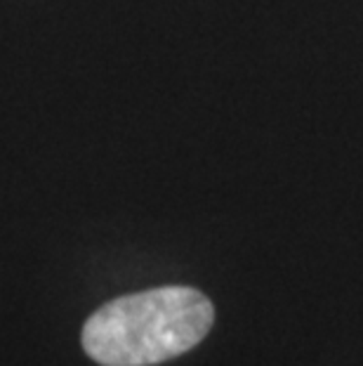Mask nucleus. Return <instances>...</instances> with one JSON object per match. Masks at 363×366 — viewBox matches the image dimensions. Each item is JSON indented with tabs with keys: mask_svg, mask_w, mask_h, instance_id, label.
Segmentation results:
<instances>
[{
	"mask_svg": "<svg viewBox=\"0 0 363 366\" xmlns=\"http://www.w3.org/2000/svg\"><path fill=\"white\" fill-rule=\"evenodd\" d=\"M215 307L189 286H160L106 302L83 326V350L102 366H151L208 336Z\"/></svg>",
	"mask_w": 363,
	"mask_h": 366,
	"instance_id": "obj_1",
	"label": "nucleus"
}]
</instances>
